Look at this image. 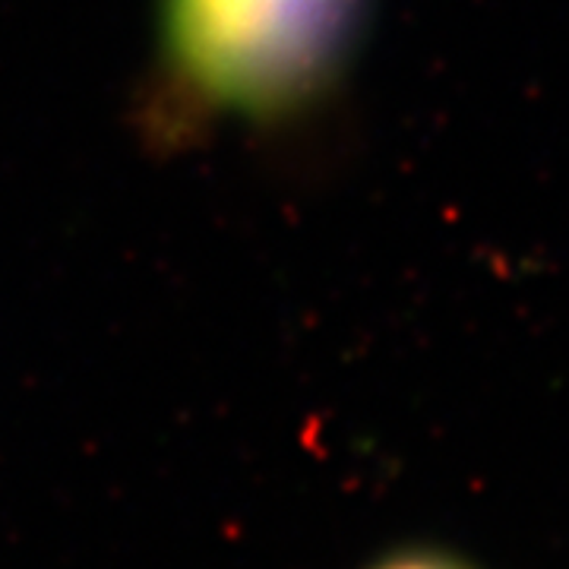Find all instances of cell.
Here are the masks:
<instances>
[{
    "instance_id": "cell-2",
    "label": "cell",
    "mask_w": 569,
    "mask_h": 569,
    "mask_svg": "<svg viewBox=\"0 0 569 569\" xmlns=\"http://www.w3.org/2000/svg\"><path fill=\"white\" fill-rule=\"evenodd\" d=\"M373 569H468L466 563L443 557V553H399L389 557L383 563H377Z\"/></svg>"
},
{
    "instance_id": "cell-1",
    "label": "cell",
    "mask_w": 569,
    "mask_h": 569,
    "mask_svg": "<svg viewBox=\"0 0 569 569\" xmlns=\"http://www.w3.org/2000/svg\"><path fill=\"white\" fill-rule=\"evenodd\" d=\"M358 0H164V58L219 111L269 118L336 70Z\"/></svg>"
}]
</instances>
